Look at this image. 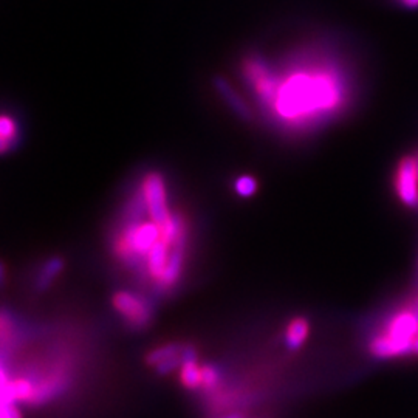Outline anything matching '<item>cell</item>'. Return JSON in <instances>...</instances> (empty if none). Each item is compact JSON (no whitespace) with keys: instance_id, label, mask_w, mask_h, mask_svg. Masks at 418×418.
I'll list each match as a JSON object with an SVG mask.
<instances>
[{"instance_id":"obj_1","label":"cell","mask_w":418,"mask_h":418,"mask_svg":"<svg viewBox=\"0 0 418 418\" xmlns=\"http://www.w3.org/2000/svg\"><path fill=\"white\" fill-rule=\"evenodd\" d=\"M191 228L188 217L170 202L159 170L143 175L126 200L112 231L113 259L146 290L164 294L186 274Z\"/></svg>"},{"instance_id":"obj_2","label":"cell","mask_w":418,"mask_h":418,"mask_svg":"<svg viewBox=\"0 0 418 418\" xmlns=\"http://www.w3.org/2000/svg\"><path fill=\"white\" fill-rule=\"evenodd\" d=\"M242 78L266 120L290 135L325 124L348 101L347 78L328 61L299 58L276 68L264 58L248 56Z\"/></svg>"},{"instance_id":"obj_3","label":"cell","mask_w":418,"mask_h":418,"mask_svg":"<svg viewBox=\"0 0 418 418\" xmlns=\"http://www.w3.org/2000/svg\"><path fill=\"white\" fill-rule=\"evenodd\" d=\"M112 305L126 324L135 330L147 327L154 314L149 299L143 293L134 290L116 291L112 298Z\"/></svg>"},{"instance_id":"obj_4","label":"cell","mask_w":418,"mask_h":418,"mask_svg":"<svg viewBox=\"0 0 418 418\" xmlns=\"http://www.w3.org/2000/svg\"><path fill=\"white\" fill-rule=\"evenodd\" d=\"M395 191L404 207L418 208V170L415 155H408L400 160L395 172Z\"/></svg>"},{"instance_id":"obj_5","label":"cell","mask_w":418,"mask_h":418,"mask_svg":"<svg viewBox=\"0 0 418 418\" xmlns=\"http://www.w3.org/2000/svg\"><path fill=\"white\" fill-rule=\"evenodd\" d=\"M387 337L399 341H412L418 337V316L412 308H404V310L395 313L387 321L386 333Z\"/></svg>"},{"instance_id":"obj_6","label":"cell","mask_w":418,"mask_h":418,"mask_svg":"<svg viewBox=\"0 0 418 418\" xmlns=\"http://www.w3.org/2000/svg\"><path fill=\"white\" fill-rule=\"evenodd\" d=\"M412 341H399L383 333L370 342V352L376 358H394V356L412 353Z\"/></svg>"},{"instance_id":"obj_7","label":"cell","mask_w":418,"mask_h":418,"mask_svg":"<svg viewBox=\"0 0 418 418\" xmlns=\"http://www.w3.org/2000/svg\"><path fill=\"white\" fill-rule=\"evenodd\" d=\"M216 88L218 95H220L222 99L228 104V107L231 108L232 112L236 115L242 116V118H250L251 116V111L250 106L246 104V101L239 95L232 86L230 84L226 79H217L216 81Z\"/></svg>"},{"instance_id":"obj_8","label":"cell","mask_w":418,"mask_h":418,"mask_svg":"<svg viewBox=\"0 0 418 418\" xmlns=\"http://www.w3.org/2000/svg\"><path fill=\"white\" fill-rule=\"evenodd\" d=\"M308 333H310V322L305 318H293L285 328V344L290 351H296L304 344Z\"/></svg>"},{"instance_id":"obj_9","label":"cell","mask_w":418,"mask_h":418,"mask_svg":"<svg viewBox=\"0 0 418 418\" xmlns=\"http://www.w3.org/2000/svg\"><path fill=\"white\" fill-rule=\"evenodd\" d=\"M19 136H20L19 122L13 115L3 113L2 120H0V147H2L3 154L10 152L11 149H15V146L19 141Z\"/></svg>"},{"instance_id":"obj_10","label":"cell","mask_w":418,"mask_h":418,"mask_svg":"<svg viewBox=\"0 0 418 418\" xmlns=\"http://www.w3.org/2000/svg\"><path fill=\"white\" fill-rule=\"evenodd\" d=\"M64 268V260L59 257H51L47 260V262L40 266V271L38 274V282L36 287L38 289H49L51 282L56 279L61 273H63Z\"/></svg>"},{"instance_id":"obj_11","label":"cell","mask_w":418,"mask_h":418,"mask_svg":"<svg viewBox=\"0 0 418 418\" xmlns=\"http://www.w3.org/2000/svg\"><path fill=\"white\" fill-rule=\"evenodd\" d=\"M180 380L184 387L198 389L202 387V367L197 364V358L184 360L180 367Z\"/></svg>"},{"instance_id":"obj_12","label":"cell","mask_w":418,"mask_h":418,"mask_svg":"<svg viewBox=\"0 0 418 418\" xmlns=\"http://www.w3.org/2000/svg\"><path fill=\"white\" fill-rule=\"evenodd\" d=\"M183 348H184V346H180V344H164L161 347H156L155 351L150 352L147 355L146 361H147L149 366H154L155 367V366H159L160 362H163V361H166V360L174 358V356L182 355Z\"/></svg>"},{"instance_id":"obj_13","label":"cell","mask_w":418,"mask_h":418,"mask_svg":"<svg viewBox=\"0 0 418 418\" xmlns=\"http://www.w3.org/2000/svg\"><path fill=\"white\" fill-rule=\"evenodd\" d=\"M259 188V182L255 175L250 174H242L237 175L234 184H232V189H234V193L237 197L241 198H250L257 193Z\"/></svg>"},{"instance_id":"obj_14","label":"cell","mask_w":418,"mask_h":418,"mask_svg":"<svg viewBox=\"0 0 418 418\" xmlns=\"http://www.w3.org/2000/svg\"><path fill=\"white\" fill-rule=\"evenodd\" d=\"M202 387H204L207 390L214 389L218 381H220V375H218L217 370L212 366H203L202 367Z\"/></svg>"},{"instance_id":"obj_15","label":"cell","mask_w":418,"mask_h":418,"mask_svg":"<svg viewBox=\"0 0 418 418\" xmlns=\"http://www.w3.org/2000/svg\"><path fill=\"white\" fill-rule=\"evenodd\" d=\"M182 364H183V352H182V355L174 356V358L160 362L159 366H155V369L160 375H169V373H172L175 369L182 367Z\"/></svg>"},{"instance_id":"obj_16","label":"cell","mask_w":418,"mask_h":418,"mask_svg":"<svg viewBox=\"0 0 418 418\" xmlns=\"http://www.w3.org/2000/svg\"><path fill=\"white\" fill-rule=\"evenodd\" d=\"M2 418H22V415H20V412H19L17 408H16V403L3 401Z\"/></svg>"},{"instance_id":"obj_17","label":"cell","mask_w":418,"mask_h":418,"mask_svg":"<svg viewBox=\"0 0 418 418\" xmlns=\"http://www.w3.org/2000/svg\"><path fill=\"white\" fill-rule=\"evenodd\" d=\"M401 3L406 6V8H418V0H401Z\"/></svg>"},{"instance_id":"obj_18","label":"cell","mask_w":418,"mask_h":418,"mask_svg":"<svg viewBox=\"0 0 418 418\" xmlns=\"http://www.w3.org/2000/svg\"><path fill=\"white\" fill-rule=\"evenodd\" d=\"M412 353L418 356V337L414 339V344H412Z\"/></svg>"},{"instance_id":"obj_19","label":"cell","mask_w":418,"mask_h":418,"mask_svg":"<svg viewBox=\"0 0 418 418\" xmlns=\"http://www.w3.org/2000/svg\"><path fill=\"white\" fill-rule=\"evenodd\" d=\"M223 418H243L241 414H231L228 417H223Z\"/></svg>"},{"instance_id":"obj_20","label":"cell","mask_w":418,"mask_h":418,"mask_svg":"<svg viewBox=\"0 0 418 418\" xmlns=\"http://www.w3.org/2000/svg\"><path fill=\"white\" fill-rule=\"evenodd\" d=\"M415 160H417V170H418V152L415 154Z\"/></svg>"}]
</instances>
